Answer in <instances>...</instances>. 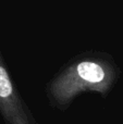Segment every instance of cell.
Instances as JSON below:
<instances>
[{"label": "cell", "instance_id": "6da1fadb", "mask_svg": "<svg viewBox=\"0 0 123 124\" xmlns=\"http://www.w3.org/2000/svg\"><path fill=\"white\" fill-rule=\"evenodd\" d=\"M115 65L106 54L83 52L65 63L46 86L51 107L67 110L85 92L106 95L115 81Z\"/></svg>", "mask_w": 123, "mask_h": 124}, {"label": "cell", "instance_id": "7a4b0ae2", "mask_svg": "<svg viewBox=\"0 0 123 124\" xmlns=\"http://www.w3.org/2000/svg\"><path fill=\"white\" fill-rule=\"evenodd\" d=\"M0 113L6 124H38L11 78L0 51Z\"/></svg>", "mask_w": 123, "mask_h": 124}]
</instances>
